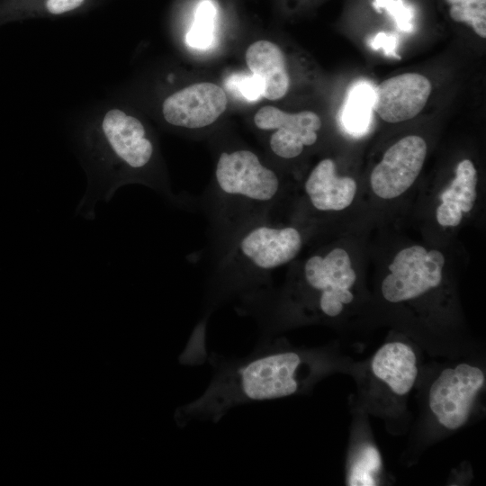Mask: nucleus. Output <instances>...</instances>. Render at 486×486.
<instances>
[{"label": "nucleus", "instance_id": "nucleus-1", "mask_svg": "<svg viewBox=\"0 0 486 486\" xmlns=\"http://www.w3.org/2000/svg\"><path fill=\"white\" fill-rule=\"evenodd\" d=\"M207 358L213 371L210 383L199 397L176 410L179 426L217 423L238 406L292 396L310 382L320 367L310 353L266 338L246 356L212 353Z\"/></svg>", "mask_w": 486, "mask_h": 486}, {"label": "nucleus", "instance_id": "nucleus-2", "mask_svg": "<svg viewBox=\"0 0 486 486\" xmlns=\"http://www.w3.org/2000/svg\"><path fill=\"white\" fill-rule=\"evenodd\" d=\"M215 180L222 196L253 204L271 202L280 189L275 172L248 149L222 152L216 165Z\"/></svg>", "mask_w": 486, "mask_h": 486}, {"label": "nucleus", "instance_id": "nucleus-3", "mask_svg": "<svg viewBox=\"0 0 486 486\" xmlns=\"http://www.w3.org/2000/svg\"><path fill=\"white\" fill-rule=\"evenodd\" d=\"M445 256L437 249L414 245L399 251L382 282V294L392 303L419 298L442 283Z\"/></svg>", "mask_w": 486, "mask_h": 486}, {"label": "nucleus", "instance_id": "nucleus-4", "mask_svg": "<svg viewBox=\"0 0 486 486\" xmlns=\"http://www.w3.org/2000/svg\"><path fill=\"white\" fill-rule=\"evenodd\" d=\"M485 375L475 365L462 363L444 369L430 386L428 405L437 422L456 430L469 419Z\"/></svg>", "mask_w": 486, "mask_h": 486}, {"label": "nucleus", "instance_id": "nucleus-5", "mask_svg": "<svg viewBox=\"0 0 486 486\" xmlns=\"http://www.w3.org/2000/svg\"><path fill=\"white\" fill-rule=\"evenodd\" d=\"M307 287L317 294L319 310L327 317H337L345 304L353 302L356 274L348 253L341 248L328 251L324 256L315 255L303 266Z\"/></svg>", "mask_w": 486, "mask_h": 486}, {"label": "nucleus", "instance_id": "nucleus-6", "mask_svg": "<svg viewBox=\"0 0 486 486\" xmlns=\"http://www.w3.org/2000/svg\"><path fill=\"white\" fill-rule=\"evenodd\" d=\"M427 155V143L418 135H408L392 144L370 176L373 192L384 200L403 194L418 178Z\"/></svg>", "mask_w": 486, "mask_h": 486}, {"label": "nucleus", "instance_id": "nucleus-7", "mask_svg": "<svg viewBox=\"0 0 486 486\" xmlns=\"http://www.w3.org/2000/svg\"><path fill=\"white\" fill-rule=\"evenodd\" d=\"M302 247L300 231L293 227L266 223L247 230L237 243L240 259L257 272H268L293 260Z\"/></svg>", "mask_w": 486, "mask_h": 486}, {"label": "nucleus", "instance_id": "nucleus-8", "mask_svg": "<svg viewBox=\"0 0 486 486\" xmlns=\"http://www.w3.org/2000/svg\"><path fill=\"white\" fill-rule=\"evenodd\" d=\"M254 122L260 130H274L269 140L271 150L285 159L298 157L305 147L313 145L322 125L320 116L312 111L289 113L271 105L260 108Z\"/></svg>", "mask_w": 486, "mask_h": 486}, {"label": "nucleus", "instance_id": "nucleus-9", "mask_svg": "<svg viewBox=\"0 0 486 486\" xmlns=\"http://www.w3.org/2000/svg\"><path fill=\"white\" fill-rule=\"evenodd\" d=\"M228 97L214 83L190 85L166 97L162 113L171 125L199 129L213 123L226 110Z\"/></svg>", "mask_w": 486, "mask_h": 486}, {"label": "nucleus", "instance_id": "nucleus-10", "mask_svg": "<svg viewBox=\"0 0 486 486\" xmlns=\"http://www.w3.org/2000/svg\"><path fill=\"white\" fill-rule=\"evenodd\" d=\"M100 129L111 158L126 170H142L150 163L154 145L139 119L122 110L112 109L104 114Z\"/></svg>", "mask_w": 486, "mask_h": 486}, {"label": "nucleus", "instance_id": "nucleus-11", "mask_svg": "<svg viewBox=\"0 0 486 486\" xmlns=\"http://www.w3.org/2000/svg\"><path fill=\"white\" fill-rule=\"evenodd\" d=\"M431 91V82L421 74L404 73L394 76L375 87L373 108L386 122H405L423 110Z\"/></svg>", "mask_w": 486, "mask_h": 486}, {"label": "nucleus", "instance_id": "nucleus-12", "mask_svg": "<svg viewBox=\"0 0 486 486\" xmlns=\"http://www.w3.org/2000/svg\"><path fill=\"white\" fill-rule=\"evenodd\" d=\"M336 169L331 158H324L315 166L305 181V194L318 211H342L355 199L356 181L350 176H338Z\"/></svg>", "mask_w": 486, "mask_h": 486}, {"label": "nucleus", "instance_id": "nucleus-13", "mask_svg": "<svg viewBox=\"0 0 486 486\" xmlns=\"http://www.w3.org/2000/svg\"><path fill=\"white\" fill-rule=\"evenodd\" d=\"M371 370L374 377L394 394L404 396L411 391L418 377L417 356L409 345L400 341L389 342L374 354Z\"/></svg>", "mask_w": 486, "mask_h": 486}, {"label": "nucleus", "instance_id": "nucleus-14", "mask_svg": "<svg viewBox=\"0 0 486 486\" xmlns=\"http://www.w3.org/2000/svg\"><path fill=\"white\" fill-rule=\"evenodd\" d=\"M246 62L263 82V97L278 100L287 94L290 76L284 53L278 45L266 40L253 42L246 51Z\"/></svg>", "mask_w": 486, "mask_h": 486}, {"label": "nucleus", "instance_id": "nucleus-15", "mask_svg": "<svg viewBox=\"0 0 486 486\" xmlns=\"http://www.w3.org/2000/svg\"><path fill=\"white\" fill-rule=\"evenodd\" d=\"M477 171L470 159L460 161L455 176L441 194V203L436 209V220L443 227H456L463 213L469 212L477 197Z\"/></svg>", "mask_w": 486, "mask_h": 486}, {"label": "nucleus", "instance_id": "nucleus-16", "mask_svg": "<svg viewBox=\"0 0 486 486\" xmlns=\"http://www.w3.org/2000/svg\"><path fill=\"white\" fill-rule=\"evenodd\" d=\"M221 11L218 0H194L193 2L192 21L185 35L186 43L190 47L203 50L211 46Z\"/></svg>", "mask_w": 486, "mask_h": 486}, {"label": "nucleus", "instance_id": "nucleus-17", "mask_svg": "<svg viewBox=\"0 0 486 486\" xmlns=\"http://www.w3.org/2000/svg\"><path fill=\"white\" fill-rule=\"evenodd\" d=\"M382 456L371 444H364L348 468L346 484L350 486H374L378 483L382 472Z\"/></svg>", "mask_w": 486, "mask_h": 486}, {"label": "nucleus", "instance_id": "nucleus-18", "mask_svg": "<svg viewBox=\"0 0 486 486\" xmlns=\"http://www.w3.org/2000/svg\"><path fill=\"white\" fill-rule=\"evenodd\" d=\"M450 18L470 26L481 38H486V0H445Z\"/></svg>", "mask_w": 486, "mask_h": 486}, {"label": "nucleus", "instance_id": "nucleus-19", "mask_svg": "<svg viewBox=\"0 0 486 486\" xmlns=\"http://www.w3.org/2000/svg\"><path fill=\"white\" fill-rule=\"evenodd\" d=\"M86 0H15L14 10L28 9L50 15H61L81 8Z\"/></svg>", "mask_w": 486, "mask_h": 486}, {"label": "nucleus", "instance_id": "nucleus-20", "mask_svg": "<svg viewBox=\"0 0 486 486\" xmlns=\"http://www.w3.org/2000/svg\"><path fill=\"white\" fill-rule=\"evenodd\" d=\"M368 102L364 90L358 89L352 94L344 114L345 123L348 128L359 130L364 127L369 113Z\"/></svg>", "mask_w": 486, "mask_h": 486}, {"label": "nucleus", "instance_id": "nucleus-21", "mask_svg": "<svg viewBox=\"0 0 486 486\" xmlns=\"http://www.w3.org/2000/svg\"><path fill=\"white\" fill-rule=\"evenodd\" d=\"M245 99L248 101H256L263 97L264 85L258 76L255 75L237 76L230 82Z\"/></svg>", "mask_w": 486, "mask_h": 486}]
</instances>
